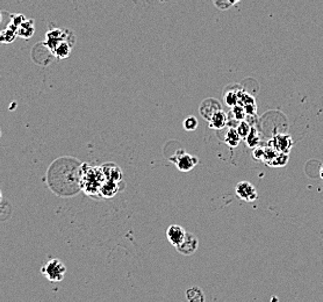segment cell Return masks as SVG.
<instances>
[{
	"label": "cell",
	"mask_w": 323,
	"mask_h": 302,
	"mask_svg": "<svg viewBox=\"0 0 323 302\" xmlns=\"http://www.w3.org/2000/svg\"><path fill=\"white\" fill-rule=\"evenodd\" d=\"M41 272L51 282H59L64 279L66 273V267L59 259H51L44 264L41 268Z\"/></svg>",
	"instance_id": "obj_1"
},
{
	"label": "cell",
	"mask_w": 323,
	"mask_h": 302,
	"mask_svg": "<svg viewBox=\"0 0 323 302\" xmlns=\"http://www.w3.org/2000/svg\"><path fill=\"white\" fill-rule=\"evenodd\" d=\"M170 160H172L176 164L178 170L181 171V172H188V171L194 169L196 164L199 163L198 158L190 154H186L184 150L177 151V154L173 155Z\"/></svg>",
	"instance_id": "obj_2"
},
{
	"label": "cell",
	"mask_w": 323,
	"mask_h": 302,
	"mask_svg": "<svg viewBox=\"0 0 323 302\" xmlns=\"http://www.w3.org/2000/svg\"><path fill=\"white\" fill-rule=\"evenodd\" d=\"M235 193L239 199L247 201V203H252V201L257 200L258 197L255 186L249 181H240L235 186Z\"/></svg>",
	"instance_id": "obj_3"
},
{
	"label": "cell",
	"mask_w": 323,
	"mask_h": 302,
	"mask_svg": "<svg viewBox=\"0 0 323 302\" xmlns=\"http://www.w3.org/2000/svg\"><path fill=\"white\" fill-rule=\"evenodd\" d=\"M269 145L278 152H281V154H289L293 145V141L292 137L287 135V134H277V135H274L271 139Z\"/></svg>",
	"instance_id": "obj_4"
},
{
	"label": "cell",
	"mask_w": 323,
	"mask_h": 302,
	"mask_svg": "<svg viewBox=\"0 0 323 302\" xmlns=\"http://www.w3.org/2000/svg\"><path fill=\"white\" fill-rule=\"evenodd\" d=\"M71 34L70 31H62V29H51V31H48L46 34V41H44V44L49 48L51 53L55 50L59 43L62 41L68 40L69 41V35Z\"/></svg>",
	"instance_id": "obj_5"
},
{
	"label": "cell",
	"mask_w": 323,
	"mask_h": 302,
	"mask_svg": "<svg viewBox=\"0 0 323 302\" xmlns=\"http://www.w3.org/2000/svg\"><path fill=\"white\" fill-rule=\"evenodd\" d=\"M199 247V240L198 237L195 236L194 234L192 233H187L185 235L184 241L181 243L176 247L177 251L181 253L184 256H191L196 251V249Z\"/></svg>",
	"instance_id": "obj_6"
},
{
	"label": "cell",
	"mask_w": 323,
	"mask_h": 302,
	"mask_svg": "<svg viewBox=\"0 0 323 302\" xmlns=\"http://www.w3.org/2000/svg\"><path fill=\"white\" fill-rule=\"evenodd\" d=\"M221 104L218 102L217 99H213V98H209V99H206L203 100L201 103V105L199 107V112L200 114H201V117L203 119H206L207 121L209 120V119L213 117V115L217 113V112L221 111Z\"/></svg>",
	"instance_id": "obj_7"
},
{
	"label": "cell",
	"mask_w": 323,
	"mask_h": 302,
	"mask_svg": "<svg viewBox=\"0 0 323 302\" xmlns=\"http://www.w3.org/2000/svg\"><path fill=\"white\" fill-rule=\"evenodd\" d=\"M185 235H186V230L179 225L170 226L166 230V237L174 248L178 247L184 241Z\"/></svg>",
	"instance_id": "obj_8"
},
{
	"label": "cell",
	"mask_w": 323,
	"mask_h": 302,
	"mask_svg": "<svg viewBox=\"0 0 323 302\" xmlns=\"http://www.w3.org/2000/svg\"><path fill=\"white\" fill-rule=\"evenodd\" d=\"M35 33V25L33 19H26L22 24L17 29V35L21 39L28 40L34 35Z\"/></svg>",
	"instance_id": "obj_9"
},
{
	"label": "cell",
	"mask_w": 323,
	"mask_h": 302,
	"mask_svg": "<svg viewBox=\"0 0 323 302\" xmlns=\"http://www.w3.org/2000/svg\"><path fill=\"white\" fill-rule=\"evenodd\" d=\"M208 121H209L210 128L220 130L222 128H225L226 125L228 124V118H227V114L221 110L217 112V113H215Z\"/></svg>",
	"instance_id": "obj_10"
},
{
	"label": "cell",
	"mask_w": 323,
	"mask_h": 302,
	"mask_svg": "<svg viewBox=\"0 0 323 302\" xmlns=\"http://www.w3.org/2000/svg\"><path fill=\"white\" fill-rule=\"evenodd\" d=\"M72 46H73V43L70 42V41H68V40L62 41V42L59 43L56 48H55L53 54L59 59H64L66 57H69L70 54H71Z\"/></svg>",
	"instance_id": "obj_11"
},
{
	"label": "cell",
	"mask_w": 323,
	"mask_h": 302,
	"mask_svg": "<svg viewBox=\"0 0 323 302\" xmlns=\"http://www.w3.org/2000/svg\"><path fill=\"white\" fill-rule=\"evenodd\" d=\"M241 140H242V139H241L239 134H237L236 129L233 128V127H230V128L227 130V132H226L224 142H225L226 144H228L230 148H236L237 145L240 144Z\"/></svg>",
	"instance_id": "obj_12"
},
{
	"label": "cell",
	"mask_w": 323,
	"mask_h": 302,
	"mask_svg": "<svg viewBox=\"0 0 323 302\" xmlns=\"http://www.w3.org/2000/svg\"><path fill=\"white\" fill-rule=\"evenodd\" d=\"M186 297L188 302H206L205 294L199 287H191L186 290Z\"/></svg>",
	"instance_id": "obj_13"
},
{
	"label": "cell",
	"mask_w": 323,
	"mask_h": 302,
	"mask_svg": "<svg viewBox=\"0 0 323 302\" xmlns=\"http://www.w3.org/2000/svg\"><path fill=\"white\" fill-rule=\"evenodd\" d=\"M18 37L17 32L12 31L10 28H5L3 31H0V43H5V44H10L16 41Z\"/></svg>",
	"instance_id": "obj_14"
},
{
	"label": "cell",
	"mask_w": 323,
	"mask_h": 302,
	"mask_svg": "<svg viewBox=\"0 0 323 302\" xmlns=\"http://www.w3.org/2000/svg\"><path fill=\"white\" fill-rule=\"evenodd\" d=\"M11 20L9 22V25H7V28L12 29V31L17 32V29L19 26L22 24L26 20V17L24 14H11Z\"/></svg>",
	"instance_id": "obj_15"
},
{
	"label": "cell",
	"mask_w": 323,
	"mask_h": 302,
	"mask_svg": "<svg viewBox=\"0 0 323 302\" xmlns=\"http://www.w3.org/2000/svg\"><path fill=\"white\" fill-rule=\"evenodd\" d=\"M244 140H246V142H247V144L249 145V147H250V148H255L256 145H257V144L259 143L258 132H257V130H256L255 128H252V127H251L250 132H249L248 136H247Z\"/></svg>",
	"instance_id": "obj_16"
},
{
	"label": "cell",
	"mask_w": 323,
	"mask_h": 302,
	"mask_svg": "<svg viewBox=\"0 0 323 302\" xmlns=\"http://www.w3.org/2000/svg\"><path fill=\"white\" fill-rule=\"evenodd\" d=\"M235 129H236L237 134H239V135H240L241 139H246V137L248 136L249 132H250L251 127H250V125L248 124V122L242 120V121L239 122V125H237V127H236Z\"/></svg>",
	"instance_id": "obj_17"
},
{
	"label": "cell",
	"mask_w": 323,
	"mask_h": 302,
	"mask_svg": "<svg viewBox=\"0 0 323 302\" xmlns=\"http://www.w3.org/2000/svg\"><path fill=\"white\" fill-rule=\"evenodd\" d=\"M239 93L240 91H233V92H227L225 94V102L228 106L233 107L235 106L236 104H239Z\"/></svg>",
	"instance_id": "obj_18"
},
{
	"label": "cell",
	"mask_w": 323,
	"mask_h": 302,
	"mask_svg": "<svg viewBox=\"0 0 323 302\" xmlns=\"http://www.w3.org/2000/svg\"><path fill=\"white\" fill-rule=\"evenodd\" d=\"M233 114L237 121L244 120V118H246L247 115L244 107L242 105H240V104H236L235 106H233Z\"/></svg>",
	"instance_id": "obj_19"
},
{
	"label": "cell",
	"mask_w": 323,
	"mask_h": 302,
	"mask_svg": "<svg viewBox=\"0 0 323 302\" xmlns=\"http://www.w3.org/2000/svg\"><path fill=\"white\" fill-rule=\"evenodd\" d=\"M184 128L188 130V132H193V130H195L196 128H198V119H196L195 117H193V115L185 119Z\"/></svg>",
	"instance_id": "obj_20"
},
{
	"label": "cell",
	"mask_w": 323,
	"mask_h": 302,
	"mask_svg": "<svg viewBox=\"0 0 323 302\" xmlns=\"http://www.w3.org/2000/svg\"><path fill=\"white\" fill-rule=\"evenodd\" d=\"M287 163H288V154H281V152H279L276 159H274L272 164H271V166L273 167L285 166Z\"/></svg>",
	"instance_id": "obj_21"
},
{
	"label": "cell",
	"mask_w": 323,
	"mask_h": 302,
	"mask_svg": "<svg viewBox=\"0 0 323 302\" xmlns=\"http://www.w3.org/2000/svg\"><path fill=\"white\" fill-rule=\"evenodd\" d=\"M213 2H214V5L217 6L219 10H222V11L227 10L232 6V3H230L229 0H213Z\"/></svg>",
	"instance_id": "obj_22"
},
{
	"label": "cell",
	"mask_w": 323,
	"mask_h": 302,
	"mask_svg": "<svg viewBox=\"0 0 323 302\" xmlns=\"http://www.w3.org/2000/svg\"><path fill=\"white\" fill-rule=\"evenodd\" d=\"M320 177H321V179L323 180V164H322L321 167H320Z\"/></svg>",
	"instance_id": "obj_23"
},
{
	"label": "cell",
	"mask_w": 323,
	"mask_h": 302,
	"mask_svg": "<svg viewBox=\"0 0 323 302\" xmlns=\"http://www.w3.org/2000/svg\"><path fill=\"white\" fill-rule=\"evenodd\" d=\"M229 2H230V3H232V5H234V4H236V3L241 2V0H229Z\"/></svg>",
	"instance_id": "obj_24"
},
{
	"label": "cell",
	"mask_w": 323,
	"mask_h": 302,
	"mask_svg": "<svg viewBox=\"0 0 323 302\" xmlns=\"http://www.w3.org/2000/svg\"><path fill=\"white\" fill-rule=\"evenodd\" d=\"M2 200H3V194H2V191H0V203H2Z\"/></svg>",
	"instance_id": "obj_25"
},
{
	"label": "cell",
	"mask_w": 323,
	"mask_h": 302,
	"mask_svg": "<svg viewBox=\"0 0 323 302\" xmlns=\"http://www.w3.org/2000/svg\"><path fill=\"white\" fill-rule=\"evenodd\" d=\"M3 20V16H2V12H0V22H2Z\"/></svg>",
	"instance_id": "obj_26"
},
{
	"label": "cell",
	"mask_w": 323,
	"mask_h": 302,
	"mask_svg": "<svg viewBox=\"0 0 323 302\" xmlns=\"http://www.w3.org/2000/svg\"><path fill=\"white\" fill-rule=\"evenodd\" d=\"M0 137H2V128H0Z\"/></svg>",
	"instance_id": "obj_27"
}]
</instances>
